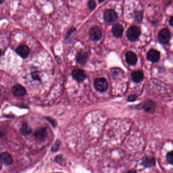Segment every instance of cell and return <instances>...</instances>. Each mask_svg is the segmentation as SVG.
I'll return each mask as SVG.
<instances>
[{
  "instance_id": "cell-14",
  "label": "cell",
  "mask_w": 173,
  "mask_h": 173,
  "mask_svg": "<svg viewBox=\"0 0 173 173\" xmlns=\"http://www.w3.org/2000/svg\"><path fill=\"white\" fill-rule=\"evenodd\" d=\"M88 58L89 57L88 53L84 52H80L77 55L76 60L78 63L83 65L87 63L88 60Z\"/></svg>"
},
{
  "instance_id": "cell-15",
  "label": "cell",
  "mask_w": 173,
  "mask_h": 173,
  "mask_svg": "<svg viewBox=\"0 0 173 173\" xmlns=\"http://www.w3.org/2000/svg\"><path fill=\"white\" fill-rule=\"evenodd\" d=\"M142 163L146 168H151L155 165V159L153 157L144 156L143 158Z\"/></svg>"
},
{
  "instance_id": "cell-13",
  "label": "cell",
  "mask_w": 173,
  "mask_h": 173,
  "mask_svg": "<svg viewBox=\"0 0 173 173\" xmlns=\"http://www.w3.org/2000/svg\"><path fill=\"white\" fill-rule=\"evenodd\" d=\"M0 159L4 164L8 166L12 164L13 159L10 154L7 152H3L0 154Z\"/></svg>"
},
{
  "instance_id": "cell-28",
  "label": "cell",
  "mask_w": 173,
  "mask_h": 173,
  "mask_svg": "<svg viewBox=\"0 0 173 173\" xmlns=\"http://www.w3.org/2000/svg\"><path fill=\"white\" fill-rule=\"evenodd\" d=\"M98 1H99V3H102V2L104 1L105 0H98Z\"/></svg>"
},
{
  "instance_id": "cell-5",
  "label": "cell",
  "mask_w": 173,
  "mask_h": 173,
  "mask_svg": "<svg viewBox=\"0 0 173 173\" xmlns=\"http://www.w3.org/2000/svg\"><path fill=\"white\" fill-rule=\"evenodd\" d=\"M102 36L101 31L98 27H93L89 31V37L91 40L97 41L101 39Z\"/></svg>"
},
{
  "instance_id": "cell-20",
  "label": "cell",
  "mask_w": 173,
  "mask_h": 173,
  "mask_svg": "<svg viewBox=\"0 0 173 173\" xmlns=\"http://www.w3.org/2000/svg\"><path fill=\"white\" fill-rule=\"evenodd\" d=\"M88 6L91 10H93L96 7V3L94 0H89L88 3Z\"/></svg>"
},
{
  "instance_id": "cell-19",
  "label": "cell",
  "mask_w": 173,
  "mask_h": 173,
  "mask_svg": "<svg viewBox=\"0 0 173 173\" xmlns=\"http://www.w3.org/2000/svg\"><path fill=\"white\" fill-rule=\"evenodd\" d=\"M134 19L135 21L141 22L143 19V14L140 11H135L134 13Z\"/></svg>"
},
{
  "instance_id": "cell-4",
  "label": "cell",
  "mask_w": 173,
  "mask_h": 173,
  "mask_svg": "<svg viewBox=\"0 0 173 173\" xmlns=\"http://www.w3.org/2000/svg\"><path fill=\"white\" fill-rule=\"evenodd\" d=\"M118 18L116 12L112 9H109L105 12L104 19L106 22L110 23L116 21Z\"/></svg>"
},
{
  "instance_id": "cell-22",
  "label": "cell",
  "mask_w": 173,
  "mask_h": 173,
  "mask_svg": "<svg viewBox=\"0 0 173 173\" xmlns=\"http://www.w3.org/2000/svg\"><path fill=\"white\" fill-rule=\"evenodd\" d=\"M60 142L59 140H57L56 142L54 144L52 147V150L53 151H57L58 149V148L60 147Z\"/></svg>"
},
{
  "instance_id": "cell-11",
  "label": "cell",
  "mask_w": 173,
  "mask_h": 173,
  "mask_svg": "<svg viewBox=\"0 0 173 173\" xmlns=\"http://www.w3.org/2000/svg\"><path fill=\"white\" fill-rule=\"evenodd\" d=\"M125 58L127 63L130 65H135L138 60L137 56L132 52H127L125 54Z\"/></svg>"
},
{
  "instance_id": "cell-9",
  "label": "cell",
  "mask_w": 173,
  "mask_h": 173,
  "mask_svg": "<svg viewBox=\"0 0 173 173\" xmlns=\"http://www.w3.org/2000/svg\"><path fill=\"white\" fill-rule=\"evenodd\" d=\"M124 31V27L119 24H114L112 28V32L116 38H120L123 34Z\"/></svg>"
},
{
  "instance_id": "cell-27",
  "label": "cell",
  "mask_w": 173,
  "mask_h": 173,
  "mask_svg": "<svg viewBox=\"0 0 173 173\" xmlns=\"http://www.w3.org/2000/svg\"><path fill=\"white\" fill-rule=\"evenodd\" d=\"M5 1V0H0V4L3 3Z\"/></svg>"
},
{
  "instance_id": "cell-10",
  "label": "cell",
  "mask_w": 173,
  "mask_h": 173,
  "mask_svg": "<svg viewBox=\"0 0 173 173\" xmlns=\"http://www.w3.org/2000/svg\"><path fill=\"white\" fill-rule=\"evenodd\" d=\"M160 57V54L159 52L156 50L150 49L147 53V58L150 61L155 63L159 60Z\"/></svg>"
},
{
  "instance_id": "cell-25",
  "label": "cell",
  "mask_w": 173,
  "mask_h": 173,
  "mask_svg": "<svg viewBox=\"0 0 173 173\" xmlns=\"http://www.w3.org/2000/svg\"><path fill=\"white\" fill-rule=\"evenodd\" d=\"M75 31V29H70V31L68 32V33H67L66 38H69V37L71 34V33H73Z\"/></svg>"
},
{
  "instance_id": "cell-21",
  "label": "cell",
  "mask_w": 173,
  "mask_h": 173,
  "mask_svg": "<svg viewBox=\"0 0 173 173\" xmlns=\"http://www.w3.org/2000/svg\"><path fill=\"white\" fill-rule=\"evenodd\" d=\"M166 159H167V161L169 163H170L172 165H173V153L172 151L168 153L167 156H166Z\"/></svg>"
},
{
  "instance_id": "cell-26",
  "label": "cell",
  "mask_w": 173,
  "mask_h": 173,
  "mask_svg": "<svg viewBox=\"0 0 173 173\" xmlns=\"http://www.w3.org/2000/svg\"><path fill=\"white\" fill-rule=\"evenodd\" d=\"M169 24H170V26H173V16H171L170 17V21H169Z\"/></svg>"
},
{
  "instance_id": "cell-6",
  "label": "cell",
  "mask_w": 173,
  "mask_h": 173,
  "mask_svg": "<svg viewBox=\"0 0 173 173\" xmlns=\"http://www.w3.org/2000/svg\"><path fill=\"white\" fill-rule=\"evenodd\" d=\"M142 109H143L146 111L152 113L153 112L156 108V105L154 102L151 99H147L143 103L140 105Z\"/></svg>"
},
{
  "instance_id": "cell-2",
  "label": "cell",
  "mask_w": 173,
  "mask_h": 173,
  "mask_svg": "<svg viewBox=\"0 0 173 173\" xmlns=\"http://www.w3.org/2000/svg\"><path fill=\"white\" fill-rule=\"evenodd\" d=\"M158 38L160 43L167 44L170 42V40L171 38V35L170 31L166 28L161 29L158 33Z\"/></svg>"
},
{
  "instance_id": "cell-17",
  "label": "cell",
  "mask_w": 173,
  "mask_h": 173,
  "mask_svg": "<svg viewBox=\"0 0 173 173\" xmlns=\"http://www.w3.org/2000/svg\"><path fill=\"white\" fill-rule=\"evenodd\" d=\"M131 77L135 82H140L144 78V74L142 71H135L132 73Z\"/></svg>"
},
{
  "instance_id": "cell-23",
  "label": "cell",
  "mask_w": 173,
  "mask_h": 173,
  "mask_svg": "<svg viewBox=\"0 0 173 173\" xmlns=\"http://www.w3.org/2000/svg\"><path fill=\"white\" fill-rule=\"evenodd\" d=\"M138 96L136 94H133L129 96L127 98V101L129 102H133L135 101L137 99Z\"/></svg>"
},
{
  "instance_id": "cell-3",
  "label": "cell",
  "mask_w": 173,
  "mask_h": 173,
  "mask_svg": "<svg viewBox=\"0 0 173 173\" xmlns=\"http://www.w3.org/2000/svg\"><path fill=\"white\" fill-rule=\"evenodd\" d=\"M108 82L104 78H97L94 81L96 89L99 92H104L108 88Z\"/></svg>"
},
{
  "instance_id": "cell-29",
  "label": "cell",
  "mask_w": 173,
  "mask_h": 173,
  "mask_svg": "<svg viewBox=\"0 0 173 173\" xmlns=\"http://www.w3.org/2000/svg\"><path fill=\"white\" fill-rule=\"evenodd\" d=\"M1 54H2V52H1V50H0V57L1 56Z\"/></svg>"
},
{
  "instance_id": "cell-16",
  "label": "cell",
  "mask_w": 173,
  "mask_h": 173,
  "mask_svg": "<svg viewBox=\"0 0 173 173\" xmlns=\"http://www.w3.org/2000/svg\"><path fill=\"white\" fill-rule=\"evenodd\" d=\"M46 129L42 128L36 131L35 134V137L37 140L42 141L44 140L45 138L46 137Z\"/></svg>"
},
{
  "instance_id": "cell-1",
  "label": "cell",
  "mask_w": 173,
  "mask_h": 173,
  "mask_svg": "<svg viewBox=\"0 0 173 173\" xmlns=\"http://www.w3.org/2000/svg\"><path fill=\"white\" fill-rule=\"evenodd\" d=\"M141 34V31L137 26H132L127 31V38L131 41H135L139 38Z\"/></svg>"
},
{
  "instance_id": "cell-30",
  "label": "cell",
  "mask_w": 173,
  "mask_h": 173,
  "mask_svg": "<svg viewBox=\"0 0 173 173\" xmlns=\"http://www.w3.org/2000/svg\"><path fill=\"white\" fill-rule=\"evenodd\" d=\"M1 168H2V165L0 164V170H1Z\"/></svg>"
},
{
  "instance_id": "cell-8",
  "label": "cell",
  "mask_w": 173,
  "mask_h": 173,
  "mask_svg": "<svg viewBox=\"0 0 173 173\" xmlns=\"http://www.w3.org/2000/svg\"><path fill=\"white\" fill-rule=\"evenodd\" d=\"M12 93L17 96H23L26 94V90L20 84H16L12 88Z\"/></svg>"
},
{
  "instance_id": "cell-7",
  "label": "cell",
  "mask_w": 173,
  "mask_h": 173,
  "mask_svg": "<svg viewBox=\"0 0 173 173\" xmlns=\"http://www.w3.org/2000/svg\"><path fill=\"white\" fill-rule=\"evenodd\" d=\"M72 75L76 80L79 82H82L86 78L85 72L81 69H75L72 71Z\"/></svg>"
},
{
  "instance_id": "cell-12",
  "label": "cell",
  "mask_w": 173,
  "mask_h": 173,
  "mask_svg": "<svg viewBox=\"0 0 173 173\" xmlns=\"http://www.w3.org/2000/svg\"><path fill=\"white\" fill-rule=\"evenodd\" d=\"M16 52L18 55L22 58H26L28 57L29 53V49L26 45H21L17 47Z\"/></svg>"
},
{
  "instance_id": "cell-24",
  "label": "cell",
  "mask_w": 173,
  "mask_h": 173,
  "mask_svg": "<svg viewBox=\"0 0 173 173\" xmlns=\"http://www.w3.org/2000/svg\"><path fill=\"white\" fill-rule=\"evenodd\" d=\"M47 119L52 124V125H53V127H56L57 126V123H56V122L55 121H54V120L50 118H47Z\"/></svg>"
},
{
  "instance_id": "cell-18",
  "label": "cell",
  "mask_w": 173,
  "mask_h": 173,
  "mask_svg": "<svg viewBox=\"0 0 173 173\" xmlns=\"http://www.w3.org/2000/svg\"><path fill=\"white\" fill-rule=\"evenodd\" d=\"M31 129L29 127V125L27 124H22V127H21V133L24 135H27L28 134H30L31 133Z\"/></svg>"
}]
</instances>
